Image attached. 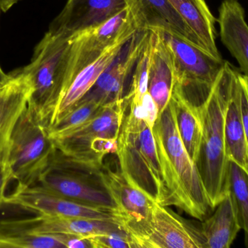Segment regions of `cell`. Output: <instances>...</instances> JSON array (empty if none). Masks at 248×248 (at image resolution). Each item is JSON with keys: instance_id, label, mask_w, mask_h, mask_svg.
<instances>
[{"instance_id": "277c9868", "label": "cell", "mask_w": 248, "mask_h": 248, "mask_svg": "<svg viewBox=\"0 0 248 248\" xmlns=\"http://www.w3.org/2000/svg\"><path fill=\"white\" fill-rule=\"evenodd\" d=\"M71 37L48 30L35 47L30 64L19 68L31 84L28 108L46 128L65 90Z\"/></svg>"}, {"instance_id": "e0dca14e", "label": "cell", "mask_w": 248, "mask_h": 248, "mask_svg": "<svg viewBox=\"0 0 248 248\" xmlns=\"http://www.w3.org/2000/svg\"><path fill=\"white\" fill-rule=\"evenodd\" d=\"M11 79L0 90V163L8 158L15 125L27 108L31 84L20 70L10 73Z\"/></svg>"}, {"instance_id": "f1b7e54d", "label": "cell", "mask_w": 248, "mask_h": 248, "mask_svg": "<svg viewBox=\"0 0 248 248\" xmlns=\"http://www.w3.org/2000/svg\"><path fill=\"white\" fill-rule=\"evenodd\" d=\"M141 106L144 120L149 128L153 131L155 124L158 118L159 111L157 104L149 92L143 96Z\"/></svg>"}, {"instance_id": "ac0fdd59", "label": "cell", "mask_w": 248, "mask_h": 248, "mask_svg": "<svg viewBox=\"0 0 248 248\" xmlns=\"http://www.w3.org/2000/svg\"><path fill=\"white\" fill-rule=\"evenodd\" d=\"M134 34L127 35L121 38L107 48L97 59L84 67L77 74L61 97L47 128L59 122L77 106V103L94 85L100 74L113 61L124 44L131 39Z\"/></svg>"}, {"instance_id": "4316f807", "label": "cell", "mask_w": 248, "mask_h": 248, "mask_svg": "<svg viewBox=\"0 0 248 248\" xmlns=\"http://www.w3.org/2000/svg\"><path fill=\"white\" fill-rule=\"evenodd\" d=\"M58 234H21L0 231V248H62Z\"/></svg>"}, {"instance_id": "d4e9b609", "label": "cell", "mask_w": 248, "mask_h": 248, "mask_svg": "<svg viewBox=\"0 0 248 248\" xmlns=\"http://www.w3.org/2000/svg\"><path fill=\"white\" fill-rule=\"evenodd\" d=\"M153 46V33L149 31L133 71L128 93L124 96L128 101L141 102L148 92Z\"/></svg>"}, {"instance_id": "5b68a950", "label": "cell", "mask_w": 248, "mask_h": 248, "mask_svg": "<svg viewBox=\"0 0 248 248\" xmlns=\"http://www.w3.org/2000/svg\"><path fill=\"white\" fill-rule=\"evenodd\" d=\"M169 48L173 60V90L199 109L211 94L224 61L172 33L157 29Z\"/></svg>"}, {"instance_id": "836d02e7", "label": "cell", "mask_w": 248, "mask_h": 248, "mask_svg": "<svg viewBox=\"0 0 248 248\" xmlns=\"http://www.w3.org/2000/svg\"><path fill=\"white\" fill-rule=\"evenodd\" d=\"M10 79H11L10 74H5L0 66V90L9 83Z\"/></svg>"}, {"instance_id": "4fadbf2b", "label": "cell", "mask_w": 248, "mask_h": 248, "mask_svg": "<svg viewBox=\"0 0 248 248\" xmlns=\"http://www.w3.org/2000/svg\"><path fill=\"white\" fill-rule=\"evenodd\" d=\"M126 7V0H68L49 30L71 37L98 26Z\"/></svg>"}, {"instance_id": "6da1fadb", "label": "cell", "mask_w": 248, "mask_h": 248, "mask_svg": "<svg viewBox=\"0 0 248 248\" xmlns=\"http://www.w3.org/2000/svg\"><path fill=\"white\" fill-rule=\"evenodd\" d=\"M153 132L164 175L166 206L173 205L193 218L205 219L214 210L196 165L179 136L170 100L159 115Z\"/></svg>"}, {"instance_id": "d6a6232c", "label": "cell", "mask_w": 248, "mask_h": 248, "mask_svg": "<svg viewBox=\"0 0 248 248\" xmlns=\"http://www.w3.org/2000/svg\"><path fill=\"white\" fill-rule=\"evenodd\" d=\"M20 1L21 0H0V11L6 13Z\"/></svg>"}, {"instance_id": "cb8c5ba5", "label": "cell", "mask_w": 248, "mask_h": 248, "mask_svg": "<svg viewBox=\"0 0 248 248\" xmlns=\"http://www.w3.org/2000/svg\"><path fill=\"white\" fill-rule=\"evenodd\" d=\"M228 194L236 219L248 243V174L232 161L229 164Z\"/></svg>"}, {"instance_id": "8fae6325", "label": "cell", "mask_w": 248, "mask_h": 248, "mask_svg": "<svg viewBox=\"0 0 248 248\" xmlns=\"http://www.w3.org/2000/svg\"><path fill=\"white\" fill-rule=\"evenodd\" d=\"M148 32H137L124 44L113 61L77 104L93 102L105 106L124 97L125 83L132 75Z\"/></svg>"}, {"instance_id": "7402d4cb", "label": "cell", "mask_w": 248, "mask_h": 248, "mask_svg": "<svg viewBox=\"0 0 248 248\" xmlns=\"http://www.w3.org/2000/svg\"><path fill=\"white\" fill-rule=\"evenodd\" d=\"M215 209L214 214L205 218L201 225L205 248H230L241 229L236 219L229 194Z\"/></svg>"}, {"instance_id": "30bf717a", "label": "cell", "mask_w": 248, "mask_h": 248, "mask_svg": "<svg viewBox=\"0 0 248 248\" xmlns=\"http://www.w3.org/2000/svg\"><path fill=\"white\" fill-rule=\"evenodd\" d=\"M4 205H14L37 214L111 221L116 224L118 221L116 210L80 203L52 193L39 185L17 184L16 190L6 197Z\"/></svg>"}, {"instance_id": "f546056e", "label": "cell", "mask_w": 248, "mask_h": 248, "mask_svg": "<svg viewBox=\"0 0 248 248\" xmlns=\"http://www.w3.org/2000/svg\"><path fill=\"white\" fill-rule=\"evenodd\" d=\"M12 180H13V173L7 158L0 163V207L5 203L6 189Z\"/></svg>"}, {"instance_id": "9c48e42d", "label": "cell", "mask_w": 248, "mask_h": 248, "mask_svg": "<svg viewBox=\"0 0 248 248\" xmlns=\"http://www.w3.org/2000/svg\"><path fill=\"white\" fill-rule=\"evenodd\" d=\"M129 102L125 97L105 105L93 119L62 136L52 140L56 149L77 163L102 167L90 150L96 138L118 139Z\"/></svg>"}, {"instance_id": "1f68e13d", "label": "cell", "mask_w": 248, "mask_h": 248, "mask_svg": "<svg viewBox=\"0 0 248 248\" xmlns=\"http://www.w3.org/2000/svg\"><path fill=\"white\" fill-rule=\"evenodd\" d=\"M59 234L60 237L65 244V248H93L88 239L84 236L75 235V234Z\"/></svg>"}, {"instance_id": "83f0119b", "label": "cell", "mask_w": 248, "mask_h": 248, "mask_svg": "<svg viewBox=\"0 0 248 248\" xmlns=\"http://www.w3.org/2000/svg\"><path fill=\"white\" fill-rule=\"evenodd\" d=\"M93 248H132L129 237L124 231L87 236Z\"/></svg>"}, {"instance_id": "ffe728a7", "label": "cell", "mask_w": 248, "mask_h": 248, "mask_svg": "<svg viewBox=\"0 0 248 248\" xmlns=\"http://www.w3.org/2000/svg\"><path fill=\"white\" fill-rule=\"evenodd\" d=\"M150 31L153 33V46L148 92L157 104L160 115L170 101L174 72L171 54L160 32L157 29Z\"/></svg>"}, {"instance_id": "7c38bea8", "label": "cell", "mask_w": 248, "mask_h": 248, "mask_svg": "<svg viewBox=\"0 0 248 248\" xmlns=\"http://www.w3.org/2000/svg\"><path fill=\"white\" fill-rule=\"evenodd\" d=\"M0 231L30 234H75L87 237L124 230L119 224L111 221L37 214L31 218L0 220Z\"/></svg>"}, {"instance_id": "4dcf8cb0", "label": "cell", "mask_w": 248, "mask_h": 248, "mask_svg": "<svg viewBox=\"0 0 248 248\" xmlns=\"http://www.w3.org/2000/svg\"><path fill=\"white\" fill-rule=\"evenodd\" d=\"M242 113L248 147V77L242 73Z\"/></svg>"}, {"instance_id": "44dd1931", "label": "cell", "mask_w": 248, "mask_h": 248, "mask_svg": "<svg viewBox=\"0 0 248 248\" xmlns=\"http://www.w3.org/2000/svg\"><path fill=\"white\" fill-rule=\"evenodd\" d=\"M192 29L204 50L222 59L216 44V18L204 0H167Z\"/></svg>"}, {"instance_id": "603a6c76", "label": "cell", "mask_w": 248, "mask_h": 248, "mask_svg": "<svg viewBox=\"0 0 248 248\" xmlns=\"http://www.w3.org/2000/svg\"><path fill=\"white\" fill-rule=\"evenodd\" d=\"M170 100L174 109L179 136L189 157L195 164L202 134L199 110L186 101L176 90L172 91Z\"/></svg>"}, {"instance_id": "ba28073f", "label": "cell", "mask_w": 248, "mask_h": 248, "mask_svg": "<svg viewBox=\"0 0 248 248\" xmlns=\"http://www.w3.org/2000/svg\"><path fill=\"white\" fill-rule=\"evenodd\" d=\"M118 224L129 237L132 248H205L201 227L157 202L144 219Z\"/></svg>"}, {"instance_id": "52a82bcc", "label": "cell", "mask_w": 248, "mask_h": 248, "mask_svg": "<svg viewBox=\"0 0 248 248\" xmlns=\"http://www.w3.org/2000/svg\"><path fill=\"white\" fill-rule=\"evenodd\" d=\"M46 127L38 122L29 108L17 119L10 141L8 161L17 184H37L55 154Z\"/></svg>"}, {"instance_id": "9a60e30c", "label": "cell", "mask_w": 248, "mask_h": 248, "mask_svg": "<svg viewBox=\"0 0 248 248\" xmlns=\"http://www.w3.org/2000/svg\"><path fill=\"white\" fill-rule=\"evenodd\" d=\"M101 176L117 206V224L120 221L137 222L150 215L155 201L124 176L121 170H113L103 165Z\"/></svg>"}, {"instance_id": "7a4b0ae2", "label": "cell", "mask_w": 248, "mask_h": 248, "mask_svg": "<svg viewBox=\"0 0 248 248\" xmlns=\"http://www.w3.org/2000/svg\"><path fill=\"white\" fill-rule=\"evenodd\" d=\"M233 65L224 61L209 97L198 109L202 134L195 165L212 209L228 194V160L224 138V116Z\"/></svg>"}, {"instance_id": "3957f363", "label": "cell", "mask_w": 248, "mask_h": 248, "mask_svg": "<svg viewBox=\"0 0 248 248\" xmlns=\"http://www.w3.org/2000/svg\"><path fill=\"white\" fill-rule=\"evenodd\" d=\"M141 102H130L118 138L120 170L152 199L166 206L167 192L153 131L144 120ZM167 207V206H166Z\"/></svg>"}, {"instance_id": "484cf974", "label": "cell", "mask_w": 248, "mask_h": 248, "mask_svg": "<svg viewBox=\"0 0 248 248\" xmlns=\"http://www.w3.org/2000/svg\"><path fill=\"white\" fill-rule=\"evenodd\" d=\"M103 106L93 102L78 103L59 122L46 128L49 138L55 139L77 129L93 119Z\"/></svg>"}, {"instance_id": "2e32d148", "label": "cell", "mask_w": 248, "mask_h": 248, "mask_svg": "<svg viewBox=\"0 0 248 248\" xmlns=\"http://www.w3.org/2000/svg\"><path fill=\"white\" fill-rule=\"evenodd\" d=\"M241 74L233 66L224 116V138L227 158L248 174V147L242 113Z\"/></svg>"}, {"instance_id": "d6986e66", "label": "cell", "mask_w": 248, "mask_h": 248, "mask_svg": "<svg viewBox=\"0 0 248 248\" xmlns=\"http://www.w3.org/2000/svg\"><path fill=\"white\" fill-rule=\"evenodd\" d=\"M217 21L221 42L237 60L240 71L248 77V24L240 1L223 0Z\"/></svg>"}, {"instance_id": "5bb4252c", "label": "cell", "mask_w": 248, "mask_h": 248, "mask_svg": "<svg viewBox=\"0 0 248 248\" xmlns=\"http://www.w3.org/2000/svg\"><path fill=\"white\" fill-rule=\"evenodd\" d=\"M137 32L160 29L202 48L199 39L167 0H126Z\"/></svg>"}, {"instance_id": "8992f818", "label": "cell", "mask_w": 248, "mask_h": 248, "mask_svg": "<svg viewBox=\"0 0 248 248\" xmlns=\"http://www.w3.org/2000/svg\"><path fill=\"white\" fill-rule=\"evenodd\" d=\"M102 167L77 163L56 149L36 185L80 203L117 211V206L102 179Z\"/></svg>"}]
</instances>
